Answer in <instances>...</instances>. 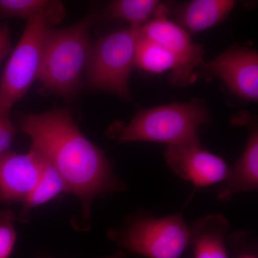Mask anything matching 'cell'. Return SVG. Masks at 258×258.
Wrapping results in <instances>:
<instances>
[{"label": "cell", "mask_w": 258, "mask_h": 258, "mask_svg": "<svg viewBox=\"0 0 258 258\" xmlns=\"http://www.w3.org/2000/svg\"><path fill=\"white\" fill-rule=\"evenodd\" d=\"M237 258H257V256L252 254H244L240 255V257Z\"/></svg>", "instance_id": "obj_22"}, {"label": "cell", "mask_w": 258, "mask_h": 258, "mask_svg": "<svg viewBox=\"0 0 258 258\" xmlns=\"http://www.w3.org/2000/svg\"><path fill=\"white\" fill-rule=\"evenodd\" d=\"M230 225L220 214L199 217L189 227L194 258H228L226 239Z\"/></svg>", "instance_id": "obj_12"}, {"label": "cell", "mask_w": 258, "mask_h": 258, "mask_svg": "<svg viewBox=\"0 0 258 258\" xmlns=\"http://www.w3.org/2000/svg\"><path fill=\"white\" fill-rule=\"evenodd\" d=\"M40 155L42 159L41 175L35 189L23 203V208L18 217L21 222L28 220L29 214L34 208L45 205L60 194L69 192L67 185L58 171L41 154Z\"/></svg>", "instance_id": "obj_14"}, {"label": "cell", "mask_w": 258, "mask_h": 258, "mask_svg": "<svg viewBox=\"0 0 258 258\" xmlns=\"http://www.w3.org/2000/svg\"><path fill=\"white\" fill-rule=\"evenodd\" d=\"M140 28L130 27L107 34L92 43L86 70L88 87L128 100L129 79L136 68Z\"/></svg>", "instance_id": "obj_5"}, {"label": "cell", "mask_w": 258, "mask_h": 258, "mask_svg": "<svg viewBox=\"0 0 258 258\" xmlns=\"http://www.w3.org/2000/svg\"><path fill=\"white\" fill-rule=\"evenodd\" d=\"M108 235L119 247L147 258H180L189 244V227L181 212L161 217L140 212Z\"/></svg>", "instance_id": "obj_4"}, {"label": "cell", "mask_w": 258, "mask_h": 258, "mask_svg": "<svg viewBox=\"0 0 258 258\" xmlns=\"http://www.w3.org/2000/svg\"><path fill=\"white\" fill-rule=\"evenodd\" d=\"M12 51L11 37L8 24L0 25V64Z\"/></svg>", "instance_id": "obj_20"}, {"label": "cell", "mask_w": 258, "mask_h": 258, "mask_svg": "<svg viewBox=\"0 0 258 258\" xmlns=\"http://www.w3.org/2000/svg\"><path fill=\"white\" fill-rule=\"evenodd\" d=\"M21 129L32 139V147L60 173L69 192L80 199L86 220L97 197L126 187L113 174L103 151L80 131L66 108L25 115Z\"/></svg>", "instance_id": "obj_1"}, {"label": "cell", "mask_w": 258, "mask_h": 258, "mask_svg": "<svg viewBox=\"0 0 258 258\" xmlns=\"http://www.w3.org/2000/svg\"><path fill=\"white\" fill-rule=\"evenodd\" d=\"M203 103L195 100L139 111L128 124L112 125L110 135L120 143L149 142L176 145L200 142L199 128L208 123Z\"/></svg>", "instance_id": "obj_3"}, {"label": "cell", "mask_w": 258, "mask_h": 258, "mask_svg": "<svg viewBox=\"0 0 258 258\" xmlns=\"http://www.w3.org/2000/svg\"><path fill=\"white\" fill-rule=\"evenodd\" d=\"M52 26L45 15H37L27 21L23 35L10 52L2 76L0 115H10L15 103L38 80L47 33Z\"/></svg>", "instance_id": "obj_6"}, {"label": "cell", "mask_w": 258, "mask_h": 258, "mask_svg": "<svg viewBox=\"0 0 258 258\" xmlns=\"http://www.w3.org/2000/svg\"><path fill=\"white\" fill-rule=\"evenodd\" d=\"M164 159L171 170L197 189L226 181L230 166L222 158L205 150L201 142L168 145Z\"/></svg>", "instance_id": "obj_8"}, {"label": "cell", "mask_w": 258, "mask_h": 258, "mask_svg": "<svg viewBox=\"0 0 258 258\" xmlns=\"http://www.w3.org/2000/svg\"><path fill=\"white\" fill-rule=\"evenodd\" d=\"M42 169L41 155L33 147L27 154L10 151L0 157V202L24 203L36 186Z\"/></svg>", "instance_id": "obj_10"}, {"label": "cell", "mask_w": 258, "mask_h": 258, "mask_svg": "<svg viewBox=\"0 0 258 258\" xmlns=\"http://www.w3.org/2000/svg\"><path fill=\"white\" fill-rule=\"evenodd\" d=\"M102 258H126V257H125V254L123 252L118 251V252H114V253L108 256V257Z\"/></svg>", "instance_id": "obj_21"}, {"label": "cell", "mask_w": 258, "mask_h": 258, "mask_svg": "<svg viewBox=\"0 0 258 258\" xmlns=\"http://www.w3.org/2000/svg\"><path fill=\"white\" fill-rule=\"evenodd\" d=\"M136 68L151 74H161L172 71L171 83L175 84L179 64L175 56L159 44L139 35L135 57Z\"/></svg>", "instance_id": "obj_15"}, {"label": "cell", "mask_w": 258, "mask_h": 258, "mask_svg": "<svg viewBox=\"0 0 258 258\" xmlns=\"http://www.w3.org/2000/svg\"><path fill=\"white\" fill-rule=\"evenodd\" d=\"M96 20V14L90 13L68 28L51 27L38 78L42 90L66 98L76 94L86 74Z\"/></svg>", "instance_id": "obj_2"}, {"label": "cell", "mask_w": 258, "mask_h": 258, "mask_svg": "<svg viewBox=\"0 0 258 258\" xmlns=\"http://www.w3.org/2000/svg\"><path fill=\"white\" fill-rule=\"evenodd\" d=\"M161 5L157 0H117L108 7V16L141 28L154 18Z\"/></svg>", "instance_id": "obj_17"}, {"label": "cell", "mask_w": 258, "mask_h": 258, "mask_svg": "<svg viewBox=\"0 0 258 258\" xmlns=\"http://www.w3.org/2000/svg\"><path fill=\"white\" fill-rule=\"evenodd\" d=\"M202 66L221 79L232 93L247 101L258 100V54L246 47H231Z\"/></svg>", "instance_id": "obj_9"}, {"label": "cell", "mask_w": 258, "mask_h": 258, "mask_svg": "<svg viewBox=\"0 0 258 258\" xmlns=\"http://www.w3.org/2000/svg\"><path fill=\"white\" fill-rule=\"evenodd\" d=\"M15 215L10 210L0 211V258H9L17 240Z\"/></svg>", "instance_id": "obj_18"}, {"label": "cell", "mask_w": 258, "mask_h": 258, "mask_svg": "<svg viewBox=\"0 0 258 258\" xmlns=\"http://www.w3.org/2000/svg\"><path fill=\"white\" fill-rule=\"evenodd\" d=\"M234 124L248 128V139L240 159L231 169L230 175L218 190L217 197L229 201L237 194L258 189V127L253 117L242 113L232 119Z\"/></svg>", "instance_id": "obj_11"}, {"label": "cell", "mask_w": 258, "mask_h": 258, "mask_svg": "<svg viewBox=\"0 0 258 258\" xmlns=\"http://www.w3.org/2000/svg\"><path fill=\"white\" fill-rule=\"evenodd\" d=\"M45 15L52 25L60 23L66 17L64 5L55 0H0V18L29 19Z\"/></svg>", "instance_id": "obj_16"}, {"label": "cell", "mask_w": 258, "mask_h": 258, "mask_svg": "<svg viewBox=\"0 0 258 258\" xmlns=\"http://www.w3.org/2000/svg\"><path fill=\"white\" fill-rule=\"evenodd\" d=\"M17 132L18 130L10 120V115H0V157L10 152Z\"/></svg>", "instance_id": "obj_19"}, {"label": "cell", "mask_w": 258, "mask_h": 258, "mask_svg": "<svg viewBox=\"0 0 258 258\" xmlns=\"http://www.w3.org/2000/svg\"><path fill=\"white\" fill-rule=\"evenodd\" d=\"M169 10L165 5L159 7L157 14L140 28V35L159 44L175 56L179 64L176 86L191 84L196 79L195 70L204 62V50L195 43L189 33L168 19Z\"/></svg>", "instance_id": "obj_7"}, {"label": "cell", "mask_w": 258, "mask_h": 258, "mask_svg": "<svg viewBox=\"0 0 258 258\" xmlns=\"http://www.w3.org/2000/svg\"><path fill=\"white\" fill-rule=\"evenodd\" d=\"M235 5L234 0H193L178 8L176 24L191 33L205 31L225 20Z\"/></svg>", "instance_id": "obj_13"}]
</instances>
